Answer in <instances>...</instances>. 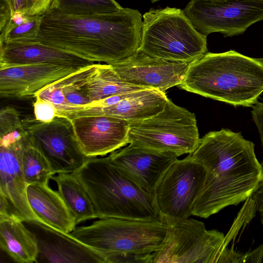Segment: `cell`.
Returning <instances> with one entry per match:
<instances>
[{"label":"cell","mask_w":263,"mask_h":263,"mask_svg":"<svg viewBox=\"0 0 263 263\" xmlns=\"http://www.w3.org/2000/svg\"><path fill=\"white\" fill-rule=\"evenodd\" d=\"M191 157L205 171L201 193L192 215L207 218L230 205L249 199L263 179L254 145L240 133L222 128L199 140Z\"/></svg>","instance_id":"1"},{"label":"cell","mask_w":263,"mask_h":263,"mask_svg":"<svg viewBox=\"0 0 263 263\" xmlns=\"http://www.w3.org/2000/svg\"><path fill=\"white\" fill-rule=\"evenodd\" d=\"M136 9L122 8L112 13L77 16L49 9L42 15L33 41L72 52L96 63L111 64L137 51L143 21Z\"/></svg>","instance_id":"2"},{"label":"cell","mask_w":263,"mask_h":263,"mask_svg":"<svg viewBox=\"0 0 263 263\" xmlns=\"http://www.w3.org/2000/svg\"><path fill=\"white\" fill-rule=\"evenodd\" d=\"M178 86L234 106H252L263 92V59L235 50L207 52L190 63Z\"/></svg>","instance_id":"3"},{"label":"cell","mask_w":263,"mask_h":263,"mask_svg":"<svg viewBox=\"0 0 263 263\" xmlns=\"http://www.w3.org/2000/svg\"><path fill=\"white\" fill-rule=\"evenodd\" d=\"M72 173L88 194L98 218L163 221L154 195L125 176L108 156L88 158Z\"/></svg>","instance_id":"4"},{"label":"cell","mask_w":263,"mask_h":263,"mask_svg":"<svg viewBox=\"0 0 263 263\" xmlns=\"http://www.w3.org/2000/svg\"><path fill=\"white\" fill-rule=\"evenodd\" d=\"M170 226L161 221L101 218L70 234L102 254L107 263L141 262L163 245Z\"/></svg>","instance_id":"5"},{"label":"cell","mask_w":263,"mask_h":263,"mask_svg":"<svg viewBox=\"0 0 263 263\" xmlns=\"http://www.w3.org/2000/svg\"><path fill=\"white\" fill-rule=\"evenodd\" d=\"M139 50L165 60L191 63L208 52L206 36L183 10L166 7L143 15Z\"/></svg>","instance_id":"6"},{"label":"cell","mask_w":263,"mask_h":263,"mask_svg":"<svg viewBox=\"0 0 263 263\" xmlns=\"http://www.w3.org/2000/svg\"><path fill=\"white\" fill-rule=\"evenodd\" d=\"M28 137L19 112L6 108L0 112V214L22 220L38 219L30 208L21 155Z\"/></svg>","instance_id":"7"},{"label":"cell","mask_w":263,"mask_h":263,"mask_svg":"<svg viewBox=\"0 0 263 263\" xmlns=\"http://www.w3.org/2000/svg\"><path fill=\"white\" fill-rule=\"evenodd\" d=\"M200 139L195 114L170 99L158 114L129 123L128 143L178 157L192 154Z\"/></svg>","instance_id":"8"},{"label":"cell","mask_w":263,"mask_h":263,"mask_svg":"<svg viewBox=\"0 0 263 263\" xmlns=\"http://www.w3.org/2000/svg\"><path fill=\"white\" fill-rule=\"evenodd\" d=\"M165 241L159 250L144 257L142 263L219 262L225 236L206 230L197 220L186 218L167 223Z\"/></svg>","instance_id":"9"},{"label":"cell","mask_w":263,"mask_h":263,"mask_svg":"<svg viewBox=\"0 0 263 263\" xmlns=\"http://www.w3.org/2000/svg\"><path fill=\"white\" fill-rule=\"evenodd\" d=\"M205 179L202 166L189 155L167 168L154 192L162 220L169 223L189 218Z\"/></svg>","instance_id":"10"},{"label":"cell","mask_w":263,"mask_h":263,"mask_svg":"<svg viewBox=\"0 0 263 263\" xmlns=\"http://www.w3.org/2000/svg\"><path fill=\"white\" fill-rule=\"evenodd\" d=\"M183 11L199 33L231 36L263 21V0H191Z\"/></svg>","instance_id":"11"},{"label":"cell","mask_w":263,"mask_h":263,"mask_svg":"<svg viewBox=\"0 0 263 263\" xmlns=\"http://www.w3.org/2000/svg\"><path fill=\"white\" fill-rule=\"evenodd\" d=\"M23 123L49 161L53 175L73 173L88 158L79 146L69 118L57 116L52 121L44 123L29 118L23 120Z\"/></svg>","instance_id":"12"},{"label":"cell","mask_w":263,"mask_h":263,"mask_svg":"<svg viewBox=\"0 0 263 263\" xmlns=\"http://www.w3.org/2000/svg\"><path fill=\"white\" fill-rule=\"evenodd\" d=\"M189 64L153 57L138 50L130 56L110 65L124 82L165 92L183 82Z\"/></svg>","instance_id":"13"},{"label":"cell","mask_w":263,"mask_h":263,"mask_svg":"<svg viewBox=\"0 0 263 263\" xmlns=\"http://www.w3.org/2000/svg\"><path fill=\"white\" fill-rule=\"evenodd\" d=\"M69 119L79 146L87 158L105 156L128 143L129 123L124 120L104 115Z\"/></svg>","instance_id":"14"},{"label":"cell","mask_w":263,"mask_h":263,"mask_svg":"<svg viewBox=\"0 0 263 263\" xmlns=\"http://www.w3.org/2000/svg\"><path fill=\"white\" fill-rule=\"evenodd\" d=\"M37 244L36 262L107 263L101 253L66 233L35 220L23 221Z\"/></svg>","instance_id":"15"},{"label":"cell","mask_w":263,"mask_h":263,"mask_svg":"<svg viewBox=\"0 0 263 263\" xmlns=\"http://www.w3.org/2000/svg\"><path fill=\"white\" fill-rule=\"evenodd\" d=\"M108 157L125 176L153 195L157 183L178 156L129 144L111 153Z\"/></svg>","instance_id":"16"},{"label":"cell","mask_w":263,"mask_h":263,"mask_svg":"<svg viewBox=\"0 0 263 263\" xmlns=\"http://www.w3.org/2000/svg\"><path fill=\"white\" fill-rule=\"evenodd\" d=\"M81 68L47 64L0 67V96L13 99L34 98L43 88Z\"/></svg>","instance_id":"17"},{"label":"cell","mask_w":263,"mask_h":263,"mask_svg":"<svg viewBox=\"0 0 263 263\" xmlns=\"http://www.w3.org/2000/svg\"><path fill=\"white\" fill-rule=\"evenodd\" d=\"M95 63L72 52L38 42L1 44L0 67L47 64L81 68Z\"/></svg>","instance_id":"18"},{"label":"cell","mask_w":263,"mask_h":263,"mask_svg":"<svg viewBox=\"0 0 263 263\" xmlns=\"http://www.w3.org/2000/svg\"><path fill=\"white\" fill-rule=\"evenodd\" d=\"M165 92L144 89L133 91L117 103L108 106L85 108L65 117L69 119L83 116H111L132 123L151 118L162 111L167 102Z\"/></svg>","instance_id":"19"},{"label":"cell","mask_w":263,"mask_h":263,"mask_svg":"<svg viewBox=\"0 0 263 263\" xmlns=\"http://www.w3.org/2000/svg\"><path fill=\"white\" fill-rule=\"evenodd\" d=\"M99 64L84 67L46 86L34 98L52 103L57 108L58 116L65 117L89 107L92 102L88 95V83Z\"/></svg>","instance_id":"20"},{"label":"cell","mask_w":263,"mask_h":263,"mask_svg":"<svg viewBox=\"0 0 263 263\" xmlns=\"http://www.w3.org/2000/svg\"><path fill=\"white\" fill-rule=\"evenodd\" d=\"M27 198L38 221L61 232L70 233L76 228L74 218L58 191L49 184L27 185Z\"/></svg>","instance_id":"21"},{"label":"cell","mask_w":263,"mask_h":263,"mask_svg":"<svg viewBox=\"0 0 263 263\" xmlns=\"http://www.w3.org/2000/svg\"><path fill=\"white\" fill-rule=\"evenodd\" d=\"M0 247L15 262H36L35 237L23 221L15 216L0 214Z\"/></svg>","instance_id":"22"},{"label":"cell","mask_w":263,"mask_h":263,"mask_svg":"<svg viewBox=\"0 0 263 263\" xmlns=\"http://www.w3.org/2000/svg\"><path fill=\"white\" fill-rule=\"evenodd\" d=\"M51 179L73 216L76 224L97 218L92 202L85 189L72 173H59Z\"/></svg>","instance_id":"23"},{"label":"cell","mask_w":263,"mask_h":263,"mask_svg":"<svg viewBox=\"0 0 263 263\" xmlns=\"http://www.w3.org/2000/svg\"><path fill=\"white\" fill-rule=\"evenodd\" d=\"M144 89L146 88L123 81L111 66L107 64L99 63L88 83V95L91 104L117 94Z\"/></svg>","instance_id":"24"},{"label":"cell","mask_w":263,"mask_h":263,"mask_svg":"<svg viewBox=\"0 0 263 263\" xmlns=\"http://www.w3.org/2000/svg\"><path fill=\"white\" fill-rule=\"evenodd\" d=\"M21 165L27 185L49 184L53 175L49 161L29 135L22 151Z\"/></svg>","instance_id":"25"},{"label":"cell","mask_w":263,"mask_h":263,"mask_svg":"<svg viewBox=\"0 0 263 263\" xmlns=\"http://www.w3.org/2000/svg\"><path fill=\"white\" fill-rule=\"evenodd\" d=\"M42 15H29L15 12L0 27V43L34 41L39 32Z\"/></svg>","instance_id":"26"},{"label":"cell","mask_w":263,"mask_h":263,"mask_svg":"<svg viewBox=\"0 0 263 263\" xmlns=\"http://www.w3.org/2000/svg\"><path fill=\"white\" fill-rule=\"evenodd\" d=\"M122 8L115 0H52L50 9L68 15L85 16L115 13Z\"/></svg>","instance_id":"27"},{"label":"cell","mask_w":263,"mask_h":263,"mask_svg":"<svg viewBox=\"0 0 263 263\" xmlns=\"http://www.w3.org/2000/svg\"><path fill=\"white\" fill-rule=\"evenodd\" d=\"M52 0H1V8L10 15L21 12L29 15H42L50 9Z\"/></svg>","instance_id":"28"},{"label":"cell","mask_w":263,"mask_h":263,"mask_svg":"<svg viewBox=\"0 0 263 263\" xmlns=\"http://www.w3.org/2000/svg\"><path fill=\"white\" fill-rule=\"evenodd\" d=\"M33 108L34 118L42 122H50L58 116V111L54 105L47 100L36 98Z\"/></svg>","instance_id":"29"},{"label":"cell","mask_w":263,"mask_h":263,"mask_svg":"<svg viewBox=\"0 0 263 263\" xmlns=\"http://www.w3.org/2000/svg\"><path fill=\"white\" fill-rule=\"evenodd\" d=\"M251 112L252 118L258 128L263 148V102H257L254 105ZM260 164L263 170V159Z\"/></svg>","instance_id":"30"},{"label":"cell","mask_w":263,"mask_h":263,"mask_svg":"<svg viewBox=\"0 0 263 263\" xmlns=\"http://www.w3.org/2000/svg\"><path fill=\"white\" fill-rule=\"evenodd\" d=\"M260 192L261 199L263 201V180H262L261 185H260Z\"/></svg>","instance_id":"31"},{"label":"cell","mask_w":263,"mask_h":263,"mask_svg":"<svg viewBox=\"0 0 263 263\" xmlns=\"http://www.w3.org/2000/svg\"><path fill=\"white\" fill-rule=\"evenodd\" d=\"M260 221L263 227V211L260 212Z\"/></svg>","instance_id":"32"},{"label":"cell","mask_w":263,"mask_h":263,"mask_svg":"<svg viewBox=\"0 0 263 263\" xmlns=\"http://www.w3.org/2000/svg\"><path fill=\"white\" fill-rule=\"evenodd\" d=\"M151 2H152V3H155V2H157V1H159V0H151Z\"/></svg>","instance_id":"33"}]
</instances>
